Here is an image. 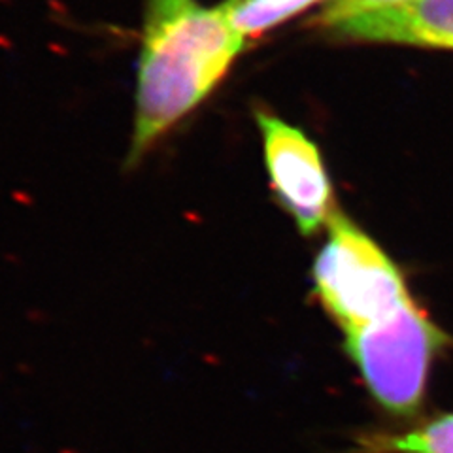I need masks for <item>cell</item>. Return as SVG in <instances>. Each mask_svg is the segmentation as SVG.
I'll list each match as a JSON object with an SVG mask.
<instances>
[{
	"instance_id": "obj_8",
	"label": "cell",
	"mask_w": 453,
	"mask_h": 453,
	"mask_svg": "<svg viewBox=\"0 0 453 453\" xmlns=\"http://www.w3.org/2000/svg\"><path fill=\"white\" fill-rule=\"evenodd\" d=\"M404 3H410V0H327L318 16L310 19V25L316 31H323V28L333 27L336 23L365 16L368 12L399 6Z\"/></svg>"
},
{
	"instance_id": "obj_3",
	"label": "cell",
	"mask_w": 453,
	"mask_h": 453,
	"mask_svg": "<svg viewBox=\"0 0 453 453\" xmlns=\"http://www.w3.org/2000/svg\"><path fill=\"white\" fill-rule=\"evenodd\" d=\"M311 280L318 303L344 334L388 318L412 299L403 268L340 210L316 255Z\"/></svg>"
},
{
	"instance_id": "obj_5",
	"label": "cell",
	"mask_w": 453,
	"mask_h": 453,
	"mask_svg": "<svg viewBox=\"0 0 453 453\" xmlns=\"http://www.w3.org/2000/svg\"><path fill=\"white\" fill-rule=\"evenodd\" d=\"M349 44H395L453 51V0H410L319 31Z\"/></svg>"
},
{
	"instance_id": "obj_2",
	"label": "cell",
	"mask_w": 453,
	"mask_h": 453,
	"mask_svg": "<svg viewBox=\"0 0 453 453\" xmlns=\"http://www.w3.org/2000/svg\"><path fill=\"white\" fill-rule=\"evenodd\" d=\"M344 336L348 357L366 391L380 408L401 419L419 414L431 366L453 344L414 296L388 318Z\"/></svg>"
},
{
	"instance_id": "obj_7",
	"label": "cell",
	"mask_w": 453,
	"mask_h": 453,
	"mask_svg": "<svg viewBox=\"0 0 453 453\" xmlns=\"http://www.w3.org/2000/svg\"><path fill=\"white\" fill-rule=\"evenodd\" d=\"M323 0H225L221 10L246 40L259 38Z\"/></svg>"
},
{
	"instance_id": "obj_6",
	"label": "cell",
	"mask_w": 453,
	"mask_h": 453,
	"mask_svg": "<svg viewBox=\"0 0 453 453\" xmlns=\"http://www.w3.org/2000/svg\"><path fill=\"white\" fill-rule=\"evenodd\" d=\"M356 453H453V414L436 416L395 433H365Z\"/></svg>"
},
{
	"instance_id": "obj_4",
	"label": "cell",
	"mask_w": 453,
	"mask_h": 453,
	"mask_svg": "<svg viewBox=\"0 0 453 453\" xmlns=\"http://www.w3.org/2000/svg\"><path fill=\"white\" fill-rule=\"evenodd\" d=\"M263 159L278 204L303 236H314L338 214L333 181L318 144L274 111L255 110Z\"/></svg>"
},
{
	"instance_id": "obj_1",
	"label": "cell",
	"mask_w": 453,
	"mask_h": 453,
	"mask_svg": "<svg viewBox=\"0 0 453 453\" xmlns=\"http://www.w3.org/2000/svg\"><path fill=\"white\" fill-rule=\"evenodd\" d=\"M246 44L221 6L146 0L127 166H136L218 89Z\"/></svg>"
}]
</instances>
